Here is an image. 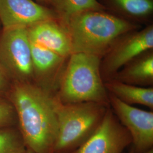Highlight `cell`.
<instances>
[{"label":"cell","mask_w":153,"mask_h":153,"mask_svg":"<svg viewBox=\"0 0 153 153\" xmlns=\"http://www.w3.org/2000/svg\"><path fill=\"white\" fill-rule=\"evenodd\" d=\"M6 98L16 111L26 148L37 153H53L58 132L53 96L33 83H16Z\"/></svg>","instance_id":"1"},{"label":"cell","mask_w":153,"mask_h":153,"mask_svg":"<svg viewBox=\"0 0 153 153\" xmlns=\"http://www.w3.org/2000/svg\"><path fill=\"white\" fill-rule=\"evenodd\" d=\"M61 21L71 39V53H83L101 58L121 35L142 27L107 10L82 11Z\"/></svg>","instance_id":"2"},{"label":"cell","mask_w":153,"mask_h":153,"mask_svg":"<svg viewBox=\"0 0 153 153\" xmlns=\"http://www.w3.org/2000/svg\"><path fill=\"white\" fill-rule=\"evenodd\" d=\"M101 57L73 53L66 61L54 97L64 104L94 102L109 105L100 73Z\"/></svg>","instance_id":"3"},{"label":"cell","mask_w":153,"mask_h":153,"mask_svg":"<svg viewBox=\"0 0 153 153\" xmlns=\"http://www.w3.org/2000/svg\"><path fill=\"white\" fill-rule=\"evenodd\" d=\"M58 132L53 153H71L97 129L109 105L85 102L64 104L53 96Z\"/></svg>","instance_id":"4"},{"label":"cell","mask_w":153,"mask_h":153,"mask_svg":"<svg viewBox=\"0 0 153 153\" xmlns=\"http://www.w3.org/2000/svg\"><path fill=\"white\" fill-rule=\"evenodd\" d=\"M0 66L13 83H33L31 43L26 28L2 29Z\"/></svg>","instance_id":"5"},{"label":"cell","mask_w":153,"mask_h":153,"mask_svg":"<svg viewBox=\"0 0 153 153\" xmlns=\"http://www.w3.org/2000/svg\"><path fill=\"white\" fill-rule=\"evenodd\" d=\"M153 49V24L121 35L101 59L100 73L104 82L143 52Z\"/></svg>","instance_id":"6"},{"label":"cell","mask_w":153,"mask_h":153,"mask_svg":"<svg viewBox=\"0 0 153 153\" xmlns=\"http://www.w3.org/2000/svg\"><path fill=\"white\" fill-rule=\"evenodd\" d=\"M109 107L131 134L134 153L153 149V112L126 104L108 93Z\"/></svg>","instance_id":"7"},{"label":"cell","mask_w":153,"mask_h":153,"mask_svg":"<svg viewBox=\"0 0 153 153\" xmlns=\"http://www.w3.org/2000/svg\"><path fill=\"white\" fill-rule=\"evenodd\" d=\"M131 142L129 131L109 107L92 135L71 153H123Z\"/></svg>","instance_id":"8"},{"label":"cell","mask_w":153,"mask_h":153,"mask_svg":"<svg viewBox=\"0 0 153 153\" xmlns=\"http://www.w3.org/2000/svg\"><path fill=\"white\" fill-rule=\"evenodd\" d=\"M59 18L55 11L33 0H0L2 29L26 28L39 22Z\"/></svg>","instance_id":"9"},{"label":"cell","mask_w":153,"mask_h":153,"mask_svg":"<svg viewBox=\"0 0 153 153\" xmlns=\"http://www.w3.org/2000/svg\"><path fill=\"white\" fill-rule=\"evenodd\" d=\"M30 43L33 83L45 92L55 96L68 58L63 57L31 41Z\"/></svg>","instance_id":"10"},{"label":"cell","mask_w":153,"mask_h":153,"mask_svg":"<svg viewBox=\"0 0 153 153\" xmlns=\"http://www.w3.org/2000/svg\"><path fill=\"white\" fill-rule=\"evenodd\" d=\"M27 30L29 39L33 43L65 58L71 55V39L66 28L59 18L39 22Z\"/></svg>","instance_id":"11"},{"label":"cell","mask_w":153,"mask_h":153,"mask_svg":"<svg viewBox=\"0 0 153 153\" xmlns=\"http://www.w3.org/2000/svg\"><path fill=\"white\" fill-rule=\"evenodd\" d=\"M105 9L138 25L153 24V0H98Z\"/></svg>","instance_id":"12"},{"label":"cell","mask_w":153,"mask_h":153,"mask_svg":"<svg viewBox=\"0 0 153 153\" xmlns=\"http://www.w3.org/2000/svg\"><path fill=\"white\" fill-rule=\"evenodd\" d=\"M112 79L134 86H153V49L143 52L130 61Z\"/></svg>","instance_id":"13"},{"label":"cell","mask_w":153,"mask_h":153,"mask_svg":"<svg viewBox=\"0 0 153 153\" xmlns=\"http://www.w3.org/2000/svg\"><path fill=\"white\" fill-rule=\"evenodd\" d=\"M107 92L126 104L143 105L153 109V88L126 84L111 79L104 82Z\"/></svg>","instance_id":"14"},{"label":"cell","mask_w":153,"mask_h":153,"mask_svg":"<svg viewBox=\"0 0 153 153\" xmlns=\"http://www.w3.org/2000/svg\"><path fill=\"white\" fill-rule=\"evenodd\" d=\"M49 7L62 21L82 11L106 10L98 0H49Z\"/></svg>","instance_id":"15"},{"label":"cell","mask_w":153,"mask_h":153,"mask_svg":"<svg viewBox=\"0 0 153 153\" xmlns=\"http://www.w3.org/2000/svg\"><path fill=\"white\" fill-rule=\"evenodd\" d=\"M26 149L17 126L0 128V153H23Z\"/></svg>","instance_id":"16"},{"label":"cell","mask_w":153,"mask_h":153,"mask_svg":"<svg viewBox=\"0 0 153 153\" xmlns=\"http://www.w3.org/2000/svg\"><path fill=\"white\" fill-rule=\"evenodd\" d=\"M17 124L16 111L11 103L6 98H0V128Z\"/></svg>","instance_id":"17"},{"label":"cell","mask_w":153,"mask_h":153,"mask_svg":"<svg viewBox=\"0 0 153 153\" xmlns=\"http://www.w3.org/2000/svg\"><path fill=\"white\" fill-rule=\"evenodd\" d=\"M13 85L11 79L0 66V98H7Z\"/></svg>","instance_id":"18"},{"label":"cell","mask_w":153,"mask_h":153,"mask_svg":"<svg viewBox=\"0 0 153 153\" xmlns=\"http://www.w3.org/2000/svg\"><path fill=\"white\" fill-rule=\"evenodd\" d=\"M35 1L39 4L45 6L49 7V0H35Z\"/></svg>","instance_id":"19"},{"label":"cell","mask_w":153,"mask_h":153,"mask_svg":"<svg viewBox=\"0 0 153 153\" xmlns=\"http://www.w3.org/2000/svg\"><path fill=\"white\" fill-rule=\"evenodd\" d=\"M23 153H37L35 152H33V150H29V149H26V151L25 152H23Z\"/></svg>","instance_id":"20"},{"label":"cell","mask_w":153,"mask_h":153,"mask_svg":"<svg viewBox=\"0 0 153 153\" xmlns=\"http://www.w3.org/2000/svg\"><path fill=\"white\" fill-rule=\"evenodd\" d=\"M130 153H134L133 152V151L131 150L130 152ZM153 153V149H151V150H149L148 152H145V153Z\"/></svg>","instance_id":"21"},{"label":"cell","mask_w":153,"mask_h":153,"mask_svg":"<svg viewBox=\"0 0 153 153\" xmlns=\"http://www.w3.org/2000/svg\"><path fill=\"white\" fill-rule=\"evenodd\" d=\"M2 25H1V22H0V33H1V31H2Z\"/></svg>","instance_id":"22"}]
</instances>
